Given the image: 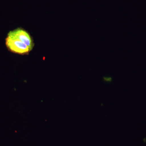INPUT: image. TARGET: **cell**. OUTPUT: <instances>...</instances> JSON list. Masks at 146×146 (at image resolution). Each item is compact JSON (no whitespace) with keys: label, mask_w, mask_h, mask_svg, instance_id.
Segmentation results:
<instances>
[{"label":"cell","mask_w":146,"mask_h":146,"mask_svg":"<svg viewBox=\"0 0 146 146\" xmlns=\"http://www.w3.org/2000/svg\"><path fill=\"white\" fill-rule=\"evenodd\" d=\"M7 36L18 39L25 43L31 50L34 48L35 44L32 36L28 32L23 28L18 27L9 31Z\"/></svg>","instance_id":"1"},{"label":"cell","mask_w":146,"mask_h":146,"mask_svg":"<svg viewBox=\"0 0 146 146\" xmlns=\"http://www.w3.org/2000/svg\"><path fill=\"white\" fill-rule=\"evenodd\" d=\"M5 45L9 51L16 54L28 55L32 51L25 43L8 36L5 38Z\"/></svg>","instance_id":"2"}]
</instances>
